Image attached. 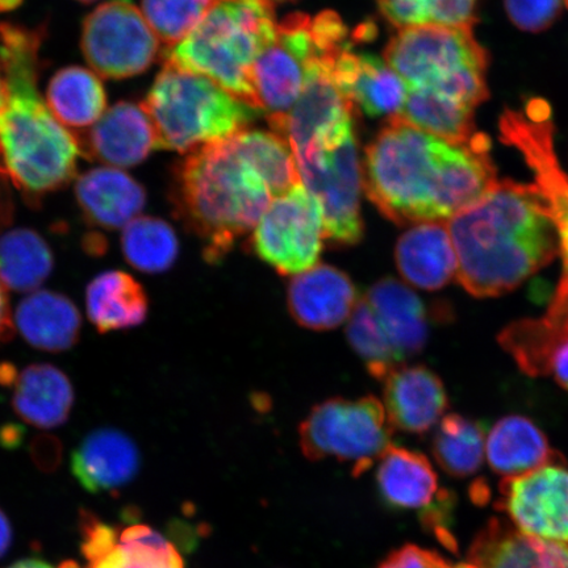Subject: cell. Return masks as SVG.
I'll return each mask as SVG.
<instances>
[{"mask_svg":"<svg viewBox=\"0 0 568 568\" xmlns=\"http://www.w3.org/2000/svg\"><path fill=\"white\" fill-rule=\"evenodd\" d=\"M489 152L486 134L449 141L389 118L366 149L365 190L397 225L449 222L497 182Z\"/></svg>","mask_w":568,"mask_h":568,"instance_id":"1","label":"cell"},{"mask_svg":"<svg viewBox=\"0 0 568 568\" xmlns=\"http://www.w3.org/2000/svg\"><path fill=\"white\" fill-rule=\"evenodd\" d=\"M446 226L457 280L477 297L509 293L560 253L558 226L535 184L497 180Z\"/></svg>","mask_w":568,"mask_h":568,"instance_id":"2","label":"cell"},{"mask_svg":"<svg viewBox=\"0 0 568 568\" xmlns=\"http://www.w3.org/2000/svg\"><path fill=\"white\" fill-rule=\"evenodd\" d=\"M385 57L407 88L394 118L449 141L477 133L475 111L488 98V54L473 30L407 28L389 41Z\"/></svg>","mask_w":568,"mask_h":568,"instance_id":"3","label":"cell"},{"mask_svg":"<svg viewBox=\"0 0 568 568\" xmlns=\"http://www.w3.org/2000/svg\"><path fill=\"white\" fill-rule=\"evenodd\" d=\"M40 34L0 24V70L7 104L0 120V174L40 196L73 180L82 155L74 133L55 119L38 89Z\"/></svg>","mask_w":568,"mask_h":568,"instance_id":"4","label":"cell"},{"mask_svg":"<svg viewBox=\"0 0 568 568\" xmlns=\"http://www.w3.org/2000/svg\"><path fill=\"white\" fill-rule=\"evenodd\" d=\"M274 199L267 178L240 133L197 149L178 170L175 204L204 243V258L217 264L258 224Z\"/></svg>","mask_w":568,"mask_h":568,"instance_id":"5","label":"cell"},{"mask_svg":"<svg viewBox=\"0 0 568 568\" xmlns=\"http://www.w3.org/2000/svg\"><path fill=\"white\" fill-rule=\"evenodd\" d=\"M276 28L273 4L266 0H216L186 39L166 49L165 59L174 67L207 77L257 109L253 68L274 40Z\"/></svg>","mask_w":568,"mask_h":568,"instance_id":"6","label":"cell"},{"mask_svg":"<svg viewBox=\"0 0 568 568\" xmlns=\"http://www.w3.org/2000/svg\"><path fill=\"white\" fill-rule=\"evenodd\" d=\"M141 105L151 119L158 149L180 153L230 139L260 113L207 77L169 62Z\"/></svg>","mask_w":568,"mask_h":568,"instance_id":"7","label":"cell"},{"mask_svg":"<svg viewBox=\"0 0 568 568\" xmlns=\"http://www.w3.org/2000/svg\"><path fill=\"white\" fill-rule=\"evenodd\" d=\"M303 186L322 207L324 237L338 246L364 237L361 215L362 173L353 123L293 152Z\"/></svg>","mask_w":568,"mask_h":568,"instance_id":"8","label":"cell"},{"mask_svg":"<svg viewBox=\"0 0 568 568\" xmlns=\"http://www.w3.org/2000/svg\"><path fill=\"white\" fill-rule=\"evenodd\" d=\"M393 430L383 403L375 396L354 400L333 397L305 417L300 428L301 447L311 460L336 458L352 464L358 477L393 445Z\"/></svg>","mask_w":568,"mask_h":568,"instance_id":"9","label":"cell"},{"mask_svg":"<svg viewBox=\"0 0 568 568\" xmlns=\"http://www.w3.org/2000/svg\"><path fill=\"white\" fill-rule=\"evenodd\" d=\"M324 239L322 207L300 183L273 199L248 244L276 272L295 276L317 265Z\"/></svg>","mask_w":568,"mask_h":568,"instance_id":"10","label":"cell"},{"mask_svg":"<svg viewBox=\"0 0 568 568\" xmlns=\"http://www.w3.org/2000/svg\"><path fill=\"white\" fill-rule=\"evenodd\" d=\"M322 52L312 18L295 13L278 24L274 40L260 53L253 68L255 105L275 133L300 101L311 61Z\"/></svg>","mask_w":568,"mask_h":568,"instance_id":"11","label":"cell"},{"mask_svg":"<svg viewBox=\"0 0 568 568\" xmlns=\"http://www.w3.org/2000/svg\"><path fill=\"white\" fill-rule=\"evenodd\" d=\"M159 41L130 0H110L84 20V59L98 74L110 80L144 73L158 59Z\"/></svg>","mask_w":568,"mask_h":568,"instance_id":"12","label":"cell"},{"mask_svg":"<svg viewBox=\"0 0 568 568\" xmlns=\"http://www.w3.org/2000/svg\"><path fill=\"white\" fill-rule=\"evenodd\" d=\"M497 508L524 535L568 544V468L546 465L504 479Z\"/></svg>","mask_w":568,"mask_h":568,"instance_id":"13","label":"cell"},{"mask_svg":"<svg viewBox=\"0 0 568 568\" xmlns=\"http://www.w3.org/2000/svg\"><path fill=\"white\" fill-rule=\"evenodd\" d=\"M349 44L324 51L311 61L300 101L276 132L288 142L291 151H302L311 142L353 122L354 104L339 90L333 71L336 57Z\"/></svg>","mask_w":568,"mask_h":568,"instance_id":"14","label":"cell"},{"mask_svg":"<svg viewBox=\"0 0 568 568\" xmlns=\"http://www.w3.org/2000/svg\"><path fill=\"white\" fill-rule=\"evenodd\" d=\"M81 531L87 568H184L175 546L148 525L119 530L84 510Z\"/></svg>","mask_w":568,"mask_h":568,"instance_id":"15","label":"cell"},{"mask_svg":"<svg viewBox=\"0 0 568 568\" xmlns=\"http://www.w3.org/2000/svg\"><path fill=\"white\" fill-rule=\"evenodd\" d=\"M361 300L351 276L335 266L316 265L290 281L287 307L303 328L331 331L343 325Z\"/></svg>","mask_w":568,"mask_h":568,"instance_id":"16","label":"cell"},{"mask_svg":"<svg viewBox=\"0 0 568 568\" xmlns=\"http://www.w3.org/2000/svg\"><path fill=\"white\" fill-rule=\"evenodd\" d=\"M83 158L109 168H132L158 149L151 119L141 104L122 102L106 110L84 133H75Z\"/></svg>","mask_w":568,"mask_h":568,"instance_id":"17","label":"cell"},{"mask_svg":"<svg viewBox=\"0 0 568 568\" xmlns=\"http://www.w3.org/2000/svg\"><path fill=\"white\" fill-rule=\"evenodd\" d=\"M141 454L133 439L116 428L92 430L70 457V471L90 494L113 493L138 477Z\"/></svg>","mask_w":568,"mask_h":568,"instance_id":"18","label":"cell"},{"mask_svg":"<svg viewBox=\"0 0 568 568\" xmlns=\"http://www.w3.org/2000/svg\"><path fill=\"white\" fill-rule=\"evenodd\" d=\"M383 381V407L393 429L423 435L442 422L449 399L443 381L430 368L402 365Z\"/></svg>","mask_w":568,"mask_h":568,"instance_id":"19","label":"cell"},{"mask_svg":"<svg viewBox=\"0 0 568 568\" xmlns=\"http://www.w3.org/2000/svg\"><path fill=\"white\" fill-rule=\"evenodd\" d=\"M333 71L339 90L366 115H399L407 99L406 84L379 57L354 53L349 44L336 57Z\"/></svg>","mask_w":568,"mask_h":568,"instance_id":"20","label":"cell"},{"mask_svg":"<svg viewBox=\"0 0 568 568\" xmlns=\"http://www.w3.org/2000/svg\"><path fill=\"white\" fill-rule=\"evenodd\" d=\"M364 297L402 365L424 349L429 315L415 291L395 278H383Z\"/></svg>","mask_w":568,"mask_h":568,"instance_id":"21","label":"cell"},{"mask_svg":"<svg viewBox=\"0 0 568 568\" xmlns=\"http://www.w3.org/2000/svg\"><path fill=\"white\" fill-rule=\"evenodd\" d=\"M75 196L87 222L106 231L125 229L146 202L141 184L115 168L90 170L78 178Z\"/></svg>","mask_w":568,"mask_h":568,"instance_id":"22","label":"cell"},{"mask_svg":"<svg viewBox=\"0 0 568 568\" xmlns=\"http://www.w3.org/2000/svg\"><path fill=\"white\" fill-rule=\"evenodd\" d=\"M395 261L403 278L417 288L442 290L457 276L456 248L443 223L412 226L397 241Z\"/></svg>","mask_w":568,"mask_h":568,"instance_id":"23","label":"cell"},{"mask_svg":"<svg viewBox=\"0 0 568 568\" xmlns=\"http://www.w3.org/2000/svg\"><path fill=\"white\" fill-rule=\"evenodd\" d=\"M473 568H568V544L524 535L493 521L475 538Z\"/></svg>","mask_w":568,"mask_h":568,"instance_id":"24","label":"cell"},{"mask_svg":"<svg viewBox=\"0 0 568 568\" xmlns=\"http://www.w3.org/2000/svg\"><path fill=\"white\" fill-rule=\"evenodd\" d=\"M13 325L34 349L62 353L80 339L82 316L67 295L38 290L19 303Z\"/></svg>","mask_w":568,"mask_h":568,"instance_id":"25","label":"cell"},{"mask_svg":"<svg viewBox=\"0 0 568 568\" xmlns=\"http://www.w3.org/2000/svg\"><path fill=\"white\" fill-rule=\"evenodd\" d=\"M12 386V408L21 420L39 429L59 428L68 422L74 406V387L59 367L27 366Z\"/></svg>","mask_w":568,"mask_h":568,"instance_id":"26","label":"cell"},{"mask_svg":"<svg viewBox=\"0 0 568 568\" xmlns=\"http://www.w3.org/2000/svg\"><path fill=\"white\" fill-rule=\"evenodd\" d=\"M489 467L503 477H518L536 468L564 464L551 449L548 437L528 417L510 415L500 418L486 438Z\"/></svg>","mask_w":568,"mask_h":568,"instance_id":"27","label":"cell"},{"mask_svg":"<svg viewBox=\"0 0 568 568\" xmlns=\"http://www.w3.org/2000/svg\"><path fill=\"white\" fill-rule=\"evenodd\" d=\"M500 343L523 371L552 376L568 390V328L546 320H523L501 333Z\"/></svg>","mask_w":568,"mask_h":568,"instance_id":"28","label":"cell"},{"mask_svg":"<svg viewBox=\"0 0 568 568\" xmlns=\"http://www.w3.org/2000/svg\"><path fill=\"white\" fill-rule=\"evenodd\" d=\"M87 312L101 335L134 328L148 316L146 291L132 275L122 270H109L89 283Z\"/></svg>","mask_w":568,"mask_h":568,"instance_id":"29","label":"cell"},{"mask_svg":"<svg viewBox=\"0 0 568 568\" xmlns=\"http://www.w3.org/2000/svg\"><path fill=\"white\" fill-rule=\"evenodd\" d=\"M376 481L389 506L426 509L439 495L438 478L430 460L422 453L390 445L379 459Z\"/></svg>","mask_w":568,"mask_h":568,"instance_id":"30","label":"cell"},{"mask_svg":"<svg viewBox=\"0 0 568 568\" xmlns=\"http://www.w3.org/2000/svg\"><path fill=\"white\" fill-rule=\"evenodd\" d=\"M47 101L55 119L70 130H88L106 109L101 80L92 71L80 67L62 69L52 78Z\"/></svg>","mask_w":568,"mask_h":568,"instance_id":"31","label":"cell"},{"mask_svg":"<svg viewBox=\"0 0 568 568\" xmlns=\"http://www.w3.org/2000/svg\"><path fill=\"white\" fill-rule=\"evenodd\" d=\"M54 258L44 237L18 229L0 236V280L17 293H34L51 276Z\"/></svg>","mask_w":568,"mask_h":568,"instance_id":"32","label":"cell"},{"mask_svg":"<svg viewBox=\"0 0 568 568\" xmlns=\"http://www.w3.org/2000/svg\"><path fill=\"white\" fill-rule=\"evenodd\" d=\"M486 438L483 424L457 414L447 415L433 438V456L452 477H470L485 459Z\"/></svg>","mask_w":568,"mask_h":568,"instance_id":"33","label":"cell"},{"mask_svg":"<svg viewBox=\"0 0 568 568\" xmlns=\"http://www.w3.org/2000/svg\"><path fill=\"white\" fill-rule=\"evenodd\" d=\"M122 252L128 264L138 272L161 274L175 264L180 241L165 220L141 216L125 226Z\"/></svg>","mask_w":568,"mask_h":568,"instance_id":"34","label":"cell"},{"mask_svg":"<svg viewBox=\"0 0 568 568\" xmlns=\"http://www.w3.org/2000/svg\"><path fill=\"white\" fill-rule=\"evenodd\" d=\"M478 0H378L379 9L400 30L417 27L473 30Z\"/></svg>","mask_w":568,"mask_h":568,"instance_id":"35","label":"cell"},{"mask_svg":"<svg viewBox=\"0 0 568 568\" xmlns=\"http://www.w3.org/2000/svg\"><path fill=\"white\" fill-rule=\"evenodd\" d=\"M346 336L375 379L383 381L402 366L364 296H361L357 307L347 320Z\"/></svg>","mask_w":568,"mask_h":568,"instance_id":"36","label":"cell"},{"mask_svg":"<svg viewBox=\"0 0 568 568\" xmlns=\"http://www.w3.org/2000/svg\"><path fill=\"white\" fill-rule=\"evenodd\" d=\"M213 0H142V16L169 48L187 38L207 16Z\"/></svg>","mask_w":568,"mask_h":568,"instance_id":"37","label":"cell"},{"mask_svg":"<svg viewBox=\"0 0 568 568\" xmlns=\"http://www.w3.org/2000/svg\"><path fill=\"white\" fill-rule=\"evenodd\" d=\"M508 18L525 32H542L556 21L565 0H504Z\"/></svg>","mask_w":568,"mask_h":568,"instance_id":"38","label":"cell"},{"mask_svg":"<svg viewBox=\"0 0 568 568\" xmlns=\"http://www.w3.org/2000/svg\"><path fill=\"white\" fill-rule=\"evenodd\" d=\"M379 568H473L470 565L454 566L437 552L418 548L415 545L403 546L394 551Z\"/></svg>","mask_w":568,"mask_h":568,"instance_id":"39","label":"cell"},{"mask_svg":"<svg viewBox=\"0 0 568 568\" xmlns=\"http://www.w3.org/2000/svg\"><path fill=\"white\" fill-rule=\"evenodd\" d=\"M31 456L34 464L42 470H53L60 465L62 457V445L59 438L48 433L36 436L31 444Z\"/></svg>","mask_w":568,"mask_h":568,"instance_id":"40","label":"cell"},{"mask_svg":"<svg viewBox=\"0 0 568 568\" xmlns=\"http://www.w3.org/2000/svg\"><path fill=\"white\" fill-rule=\"evenodd\" d=\"M13 335L9 295L2 280H0V344L9 341Z\"/></svg>","mask_w":568,"mask_h":568,"instance_id":"41","label":"cell"},{"mask_svg":"<svg viewBox=\"0 0 568 568\" xmlns=\"http://www.w3.org/2000/svg\"><path fill=\"white\" fill-rule=\"evenodd\" d=\"M23 428L20 425L9 424L0 429V445L13 449L23 442Z\"/></svg>","mask_w":568,"mask_h":568,"instance_id":"42","label":"cell"},{"mask_svg":"<svg viewBox=\"0 0 568 568\" xmlns=\"http://www.w3.org/2000/svg\"><path fill=\"white\" fill-rule=\"evenodd\" d=\"M12 544V527L9 517L0 509V558L6 556Z\"/></svg>","mask_w":568,"mask_h":568,"instance_id":"43","label":"cell"},{"mask_svg":"<svg viewBox=\"0 0 568 568\" xmlns=\"http://www.w3.org/2000/svg\"><path fill=\"white\" fill-rule=\"evenodd\" d=\"M9 568H80L75 562H63L60 566H53L51 564L45 562V560L28 558L18 560V562L11 565Z\"/></svg>","mask_w":568,"mask_h":568,"instance_id":"44","label":"cell"},{"mask_svg":"<svg viewBox=\"0 0 568 568\" xmlns=\"http://www.w3.org/2000/svg\"><path fill=\"white\" fill-rule=\"evenodd\" d=\"M7 104V90L2 75V70H0V120H2L3 112L6 110Z\"/></svg>","mask_w":568,"mask_h":568,"instance_id":"45","label":"cell"},{"mask_svg":"<svg viewBox=\"0 0 568 568\" xmlns=\"http://www.w3.org/2000/svg\"><path fill=\"white\" fill-rule=\"evenodd\" d=\"M23 0H0V12H7L18 9Z\"/></svg>","mask_w":568,"mask_h":568,"instance_id":"46","label":"cell"},{"mask_svg":"<svg viewBox=\"0 0 568 568\" xmlns=\"http://www.w3.org/2000/svg\"><path fill=\"white\" fill-rule=\"evenodd\" d=\"M268 3H284V2H294V0H266Z\"/></svg>","mask_w":568,"mask_h":568,"instance_id":"47","label":"cell"},{"mask_svg":"<svg viewBox=\"0 0 568 568\" xmlns=\"http://www.w3.org/2000/svg\"><path fill=\"white\" fill-rule=\"evenodd\" d=\"M78 2L91 3V2H95V0H78Z\"/></svg>","mask_w":568,"mask_h":568,"instance_id":"48","label":"cell"},{"mask_svg":"<svg viewBox=\"0 0 568 568\" xmlns=\"http://www.w3.org/2000/svg\"><path fill=\"white\" fill-rule=\"evenodd\" d=\"M565 4H566V7H568V0H565Z\"/></svg>","mask_w":568,"mask_h":568,"instance_id":"49","label":"cell"}]
</instances>
